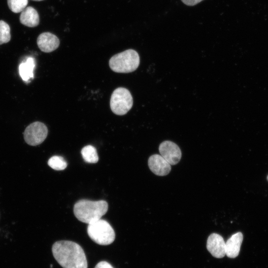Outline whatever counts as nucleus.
<instances>
[{
  "label": "nucleus",
  "mask_w": 268,
  "mask_h": 268,
  "mask_svg": "<svg viewBox=\"0 0 268 268\" xmlns=\"http://www.w3.org/2000/svg\"><path fill=\"white\" fill-rule=\"evenodd\" d=\"M10 29L9 25L3 20H0V45L8 43L11 39Z\"/></svg>",
  "instance_id": "dca6fc26"
},
{
  "label": "nucleus",
  "mask_w": 268,
  "mask_h": 268,
  "mask_svg": "<svg viewBox=\"0 0 268 268\" xmlns=\"http://www.w3.org/2000/svg\"><path fill=\"white\" fill-rule=\"evenodd\" d=\"M28 0H7V5L14 13L21 12L27 6Z\"/></svg>",
  "instance_id": "f3484780"
},
{
  "label": "nucleus",
  "mask_w": 268,
  "mask_h": 268,
  "mask_svg": "<svg viewBox=\"0 0 268 268\" xmlns=\"http://www.w3.org/2000/svg\"><path fill=\"white\" fill-rule=\"evenodd\" d=\"M81 154L86 162L95 163L99 160L96 149L92 145H88L83 147L81 150Z\"/></svg>",
  "instance_id": "4468645a"
},
{
  "label": "nucleus",
  "mask_w": 268,
  "mask_h": 268,
  "mask_svg": "<svg viewBox=\"0 0 268 268\" xmlns=\"http://www.w3.org/2000/svg\"><path fill=\"white\" fill-rule=\"evenodd\" d=\"M202 0H181L184 4L189 6L196 5Z\"/></svg>",
  "instance_id": "6ab92c4d"
},
{
  "label": "nucleus",
  "mask_w": 268,
  "mask_h": 268,
  "mask_svg": "<svg viewBox=\"0 0 268 268\" xmlns=\"http://www.w3.org/2000/svg\"><path fill=\"white\" fill-rule=\"evenodd\" d=\"M47 126L40 122L31 123L25 129L23 136L25 142L29 145L36 146L42 143L48 135Z\"/></svg>",
  "instance_id": "423d86ee"
},
{
  "label": "nucleus",
  "mask_w": 268,
  "mask_h": 268,
  "mask_svg": "<svg viewBox=\"0 0 268 268\" xmlns=\"http://www.w3.org/2000/svg\"><path fill=\"white\" fill-rule=\"evenodd\" d=\"M243 239L242 233L238 232L233 234L225 242V252L228 257L235 258L238 256Z\"/></svg>",
  "instance_id": "9b49d317"
},
{
  "label": "nucleus",
  "mask_w": 268,
  "mask_h": 268,
  "mask_svg": "<svg viewBox=\"0 0 268 268\" xmlns=\"http://www.w3.org/2000/svg\"><path fill=\"white\" fill-rule=\"evenodd\" d=\"M267 179H268V176H267Z\"/></svg>",
  "instance_id": "412c9836"
},
{
  "label": "nucleus",
  "mask_w": 268,
  "mask_h": 268,
  "mask_svg": "<svg viewBox=\"0 0 268 268\" xmlns=\"http://www.w3.org/2000/svg\"><path fill=\"white\" fill-rule=\"evenodd\" d=\"M138 54L128 49L112 56L109 60L110 68L115 72L129 73L135 70L139 65Z\"/></svg>",
  "instance_id": "7ed1b4c3"
},
{
  "label": "nucleus",
  "mask_w": 268,
  "mask_h": 268,
  "mask_svg": "<svg viewBox=\"0 0 268 268\" xmlns=\"http://www.w3.org/2000/svg\"><path fill=\"white\" fill-rule=\"evenodd\" d=\"M87 232L90 239L100 245H108L115 238V231L110 223L100 219L88 224Z\"/></svg>",
  "instance_id": "20e7f679"
},
{
  "label": "nucleus",
  "mask_w": 268,
  "mask_h": 268,
  "mask_svg": "<svg viewBox=\"0 0 268 268\" xmlns=\"http://www.w3.org/2000/svg\"><path fill=\"white\" fill-rule=\"evenodd\" d=\"M37 43L41 51L45 53H50L59 47L60 40L55 35L48 32H44L38 37Z\"/></svg>",
  "instance_id": "9d476101"
},
{
  "label": "nucleus",
  "mask_w": 268,
  "mask_h": 268,
  "mask_svg": "<svg viewBox=\"0 0 268 268\" xmlns=\"http://www.w3.org/2000/svg\"><path fill=\"white\" fill-rule=\"evenodd\" d=\"M160 155L170 164L176 165L180 160L182 152L179 147L175 143L165 140L159 146Z\"/></svg>",
  "instance_id": "0eeeda50"
},
{
  "label": "nucleus",
  "mask_w": 268,
  "mask_h": 268,
  "mask_svg": "<svg viewBox=\"0 0 268 268\" xmlns=\"http://www.w3.org/2000/svg\"><path fill=\"white\" fill-rule=\"evenodd\" d=\"M34 0V1H42V0Z\"/></svg>",
  "instance_id": "aec40b11"
},
{
  "label": "nucleus",
  "mask_w": 268,
  "mask_h": 268,
  "mask_svg": "<svg viewBox=\"0 0 268 268\" xmlns=\"http://www.w3.org/2000/svg\"><path fill=\"white\" fill-rule=\"evenodd\" d=\"M35 59L32 57H28L25 61H22L19 66V73L22 79L28 82L34 77L33 70L35 67Z\"/></svg>",
  "instance_id": "ddd939ff"
},
{
  "label": "nucleus",
  "mask_w": 268,
  "mask_h": 268,
  "mask_svg": "<svg viewBox=\"0 0 268 268\" xmlns=\"http://www.w3.org/2000/svg\"><path fill=\"white\" fill-rule=\"evenodd\" d=\"M53 255L63 268H87L85 253L77 243L70 241H59L52 246Z\"/></svg>",
  "instance_id": "f257e3e1"
},
{
  "label": "nucleus",
  "mask_w": 268,
  "mask_h": 268,
  "mask_svg": "<svg viewBox=\"0 0 268 268\" xmlns=\"http://www.w3.org/2000/svg\"><path fill=\"white\" fill-rule=\"evenodd\" d=\"M48 165L56 170H64L67 166V163L65 159L60 156H53L48 161Z\"/></svg>",
  "instance_id": "2eb2a0df"
},
{
  "label": "nucleus",
  "mask_w": 268,
  "mask_h": 268,
  "mask_svg": "<svg viewBox=\"0 0 268 268\" xmlns=\"http://www.w3.org/2000/svg\"><path fill=\"white\" fill-rule=\"evenodd\" d=\"M20 22L29 27H34L39 24V16L37 10L32 6L26 7L19 17Z\"/></svg>",
  "instance_id": "f8f14e48"
},
{
  "label": "nucleus",
  "mask_w": 268,
  "mask_h": 268,
  "mask_svg": "<svg viewBox=\"0 0 268 268\" xmlns=\"http://www.w3.org/2000/svg\"><path fill=\"white\" fill-rule=\"evenodd\" d=\"M133 105L131 93L127 89L118 87L112 93L110 102L112 111L117 115H124L127 113Z\"/></svg>",
  "instance_id": "39448f33"
},
{
  "label": "nucleus",
  "mask_w": 268,
  "mask_h": 268,
  "mask_svg": "<svg viewBox=\"0 0 268 268\" xmlns=\"http://www.w3.org/2000/svg\"><path fill=\"white\" fill-rule=\"evenodd\" d=\"M148 165L150 170L157 176H166L171 169V165L161 155L157 154L149 157Z\"/></svg>",
  "instance_id": "1a4fd4ad"
},
{
  "label": "nucleus",
  "mask_w": 268,
  "mask_h": 268,
  "mask_svg": "<svg viewBox=\"0 0 268 268\" xmlns=\"http://www.w3.org/2000/svg\"><path fill=\"white\" fill-rule=\"evenodd\" d=\"M108 204L104 200H80L74 205L75 216L80 221L90 224L100 219L107 212Z\"/></svg>",
  "instance_id": "f03ea898"
},
{
  "label": "nucleus",
  "mask_w": 268,
  "mask_h": 268,
  "mask_svg": "<svg viewBox=\"0 0 268 268\" xmlns=\"http://www.w3.org/2000/svg\"><path fill=\"white\" fill-rule=\"evenodd\" d=\"M206 248L215 258H221L226 255L225 242L219 234L212 233L208 237Z\"/></svg>",
  "instance_id": "6e6552de"
},
{
  "label": "nucleus",
  "mask_w": 268,
  "mask_h": 268,
  "mask_svg": "<svg viewBox=\"0 0 268 268\" xmlns=\"http://www.w3.org/2000/svg\"><path fill=\"white\" fill-rule=\"evenodd\" d=\"M94 268H114L113 266L108 262L106 261H101L99 262Z\"/></svg>",
  "instance_id": "a211bd4d"
}]
</instances>
